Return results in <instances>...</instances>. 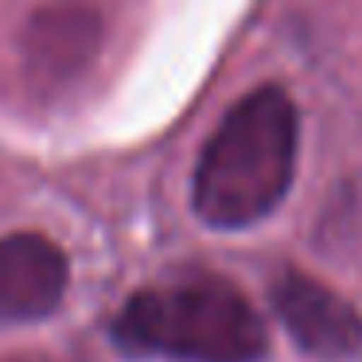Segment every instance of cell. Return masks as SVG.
<instances>
[{
  "label": "cell",
  "mask_w": 362,
  "mask_h": 362,
  "mask_svg": "<svg viewBox=\"0 0 362 362\" xmlns=\"http://www.w3.org/2000/svg\"><path fill=\"white\" fill-rule=\"evenodd\" d=\"M300 113L288 90L257 86L230 105L191 175V206L211 230H250L284 203L296 180Z\"/></svg>",
  "instance_id": "6da1fadb"
},
{
  "label": "cell",
  "mask_w": 362,
  "mask_h": 362,
  "mask_svg": "<svg viewBox=\"0 0 362 362\" xmlns=\"http://www.w3.org/2000/svg\"><path fill=\"white\" fill-rule=\"evenodd\" d=\"M110 339L129 358L160 362H261L269 351L257 308L222 276H183L133 292Z\"/></svg>",
  "instance_id": "7a4b0ae2"
},
{
  "label": "cell",
  "mask_w": 362,
  "mask_h": 362,
  "mask_svg": "<svg viewBox=\"0 0 362 362\" xmlns=\"http://www.w3.org/2000/svg\"><path fill=\"white\" fill-rule=\"evenodd\" d=\"M281 327L288 339L315 362H346L362 354V315L351 300H343L335 288L320 284L308 273H281L269 288Z\"/></svg>",
  "instance_id": "3957f363"
},
{
  "label": "cell",
  "mask_w": 362,
  "mask_h": 362,
  "mask_svg": "<svg viewBox=\"0 0 362 362\" xmlns=\"http://www.w3.org/2000/svg\"><path fill=\"white\" fill-rule=\"evenodd\" d=\"M71 284V261L43 234L0 238V327L55 315Z\"/></svg>",
  "instance_id": "277c9868"
},
{
  "label": "cell",
  "mask_w": 362,
  "mask_h": 362,
  "mask_svg": "<svg viewBox=\"0 0 362 362\" xmlns=\"http://www.w3.org/2000/svg\"><path fill=\"white\" fill-rule=\"evenodd\" d=\"M102 40V20L82 0H55L32 16L24 35L28 66L43 78H71L90 63Z\"/></svg>",
  "instance_id": "5b68a950"
},
{
  "label": "cell",
  "mask_w": 362,
  "mask_h": 362,
  "mask_svg": "<svg viewBox=\"0 0 362 362\" xmlns=\"http://www.w3.org/2000/svg\"><path fill=\"white\" fill-rule=\"evenodd\" d=\"M0 362H47V358H0Z\"/></svg>",
  "instance_id": "8992f818"
}]
</instances>
